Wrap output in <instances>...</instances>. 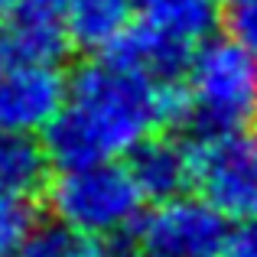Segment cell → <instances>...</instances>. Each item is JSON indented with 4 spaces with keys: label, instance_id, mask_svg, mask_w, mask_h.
<instances>
[{
    "label": "cell",
    "instance_id": "cell-11",
    "mask_svg": "<svg viewBox=\"0 0 257 257\" xmlns=\"http://www.w3.org/2000/svg\"><path fill=\"white\" fill-rule=\"evenodd\" d=\"M52 157L36 134L0 131V189L20 195L46 192Z\"/></svg>",
    "mask_w": 257,
    "mask_h": 257
},
{
    "label": "cell",
    "instance_id": "cell-5",
    "mask_svg": "<svg viewBox=\"0 0 257 257\" xmlns=\"http://www.w3.org/2000/svg\"><path fill=\"white\" fill-rule=\"evenodd\" d=\"M195 189L228 221L257 218V140L247 134L199 137L192 144Z\"/></svg>",
    "mask_w": 257,
    "mask_h": 257
},
{
    "label": "cell",
    "instance_id": "cell-8",
    "mask_svg": "<svg viewBox=\"0 0 257 257\" xmlns=\"http://www.w3.org/2000/svg\"><path fill=\"white\" fill-rule=\"evenodd\" d=\"M127 170L137 179L147 202H166L195 189L192 144H182L170 134H153L127 157Z\"/></svg>",
    "mask_w": 257,
    "mask_h": 257
},
{
    "label": "cell",
    "instance_id": "cell-1",
    "mask_svg": "<svg viewBox=\"0 0 257 257\" xmlns=\"http://www.w3.org/2000/svg\"><path fill=\"white\" fill-rule=\"evenodd\" d=\"M179 124H189L186 82L150 78L101 56L69 78V101L43 144L52 166L75 170L131 157L147 137Z\"/></svg>",
    "mask_w": 257,
    "mask_h": 257
},
{
    "label": "cell",
    "instance_id": "cell-14",
    "mask_svg": "<svg viewBox=\"0 0 257 257\" xmlns=\"http://www.w3.org/2000/svg\"><path fill=\"white\" fill-rule=\"evenodd\" d=\"M78 247L82 238L56 221V225H39L17 251V257H78Z\"/></svg>",
    "mask_w": 257,
    "mask_h": 257
},
{
    "label": "cell",
    "instance_id": "cell-16",
    "mask_svg": "<svg viewBox=\"0 0 257 257\" xmlns=\"http://www.w3.org/2000/svg\"><path fill=\"white\" fill-rule=\"evenodd\" d=\"M225 257H257V218L254 221H241V228L231 231Z\"/></svg>",
    "mask_w": 257,
    "mask_h": 257
},
{
    "label": "cell",
    "instance_id": "cell-18",
    "mask_svg": "<svg viewBox=\"0 0 257 257\" xmlns=\"http://www.w3.org/2000/svg\"><path fill=\"white\" fill-rule=\"evenodd\" d=\"M7 52H10V43H7V36H4V33H0V59H4Z\"/></svg>",
    "mask_w": 257,
    "mask_h": 257
},
{
    "label": "cell",
    "instance_id": "cell-10",
    "mask_svg": "<svg viewBox=\"0 0 257 257\" xmlns=\"http://www.w3.org/2000/svg\"><path fill=\"white\" fill-rule=\"evenodd\" d=\"M134 0H69L72 46L104 56L134 23Z\"/></svg>",
    "mask_w": 257,
    "mask_h": 257
},
{
    "label": "cell",
    "instance_id": "cell-17",
    "mask_svg": "<svg viewBox=\"0 0 257 257\" xmlns=\"http://www.w3.org/2000/svg\"><path fill=\"white\" fill-rule=\"evenodd\" d=\"M78 257H137V251L117 244V238H82Z\"/></svg>",
    "mask_w": 257,
    "mask_h": 257
},
{
    "label": "cell",
    "instance_id": "cell-9",
    "mask_svg": "<svg viewBox=\"0 0 257 257\" xmlns=\"http://www.w3.org/2000/svg\"><path fill=\"white\" fill-rule=\"evenodd\" d=\"M195 49H199V46L186 43V39L173 36V33L160 30V26H153V23L137 20V23H131V30L104 52V59L124 65V69L144 72V75H150V78H166V82H173V78L186 75Z\"/></svg>",
    "mask_w": 257,
    "mask_h": 257
},
{
    "label": "cell",
    "instance_id": "cell-20",
    "mask_svg": "<svg viewBox=\"0 0 257 257\" xmlns=\"http://www.w3.org/2000/svg\"><path fill=\"white\" fill-rule=\"evenodd\" d=\"M231 4H247V0H221V7H231Z\"/></svg>",
    "mask_w": 257,
    "mask_h": 257
},
{
    "label": "cell",
    "instance_id": "cell-7",
    "mask_svg": "<svg viewBox=\"0 0 257 257\" xmlns=\"http://www.w3.org/2000/svg\"><path fill=\"white\" fill-rule=\"evenodd\" d=\"M7 43L17 56L59 62L72 49L69 0H13L4 13Z\"/></svg>",
    "mask_w": 257,
    "mask_h": 257
},
{
    "label": "cell",
    "instance_id": "cell-13",
    "mask_svg": "<svg viewBox=\"0 0 257 257\" xmlns=\"http://www.w3.org/2000/svg\"><path fill=\"white\" fill-rule=\"evenodd\" d=\"M39 228L33 195L0 189V257H17L33 231Z\"/></svg>",
    "mask_w": 257,
    "mask_h": 257
},
{
    "label": "cell",
    "instance_id": "cell-15",
    "mask_svg": "<svg viewBox=\"0 0 257 257\" xmlns=\"http://www.w3.org/2000/svg\"><path fill=\"white\" fill-rule=\"evenodd\" d=\"M221 26H225L228 39H234L238 46L257 56V0L221 7Z\"/></svg>",
    "mask_w": 257,
    "mask_h": 257
},
{
    "label": "cell",
    "instance_id": "cell-4",
    "mask_svg": "<svg viewBox=\"0 0 257 257\" xmlns=\"http://www.w3.org/2000/svg\"><path fill=\"white\" fill-rule=\"evenodd\" d=\"M228 238V218L202 195L153 202L131 231L137 257H225Z\"/></svg>",
    "mask_w": 257,
    "mask_h": 257
},
{
    "label": "cell",
    "instance_id": "cell-6",
    "mask_svg": "<svg viewBox=\"0 0 257 257\" xmlns=\"http://www.w3.org/2000/svg\"><path fill=\"white\" fill-rule=\"evenodd\" d=\"M69 101V78L56 62L7 52L0 59V131L39 134Z\"/></svg>",
    "mask_w": 257,
    "mask_h": 257
},
{
    "label": "cell",
    "instance_id": "cell-3",
    "mask_svg": "<svg viewBox=\"0 0 257 257\" xmlns=\"http://www.w3.org/2000/svg\"><path fill=\"white\" fill-rule=\"evenodd\" d=\"M46 202L59 225L78 238H120L144 218V192L127 163H94L62 170L46 186Z\"/></svg>",
    "mask_w": 257,
    "mask_h": 257
},
{
    "label": "cell",
    "instance_id": "cell-2",
    "mask_svg": "<svg viewBox=\"0 0 257 257\" xmlns=\"http://www.w3.org/2000/svg\"><path fill=\"white\" fill-rule=\"evenodd\" d=\"M189 127L199 137L247 134L257 120V56L234 39H205L186 75Z\"/></svg>",
    "mask_w": 257,
    "mask_h": 257
},
{
    "label": "cell",
    "instance_id": "cell-19",
    "mask_svg": "<svg viewBox=\"0 0 257 257\" xmlns=\"http://www.w3.org/2000/svg\"><path fill=\"white\" fill-rule=\"evenodd\" d=\"M10 4H13V0H0V17L7 13V7H10Z\"/></svg>",
    "mask_w": 257,
    "mask_h": 257
},
{
    "label": "cell",
    "instance_id": "cell-12",
    "mask_svg": "<svg viewBox=\"0 0 257 257\" xmlns=\"http://www.w3.org/2000/svg\"><path fill=\"white\" fill-rule=\"evenodd\" d=\"M140 20L202 46L221 23V0H134Z\"/></svg>",
    "mask_w": 257,
    "mask_h": 257
}]
</instances>
